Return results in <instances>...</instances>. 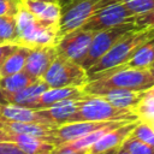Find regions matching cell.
Masks as SVG:
<instances>
[{"instance_id": "1", "label": "cell", "mask_w": 154, "mask_h": 154, "mask_svg": "<svg viewBox=\"0 0 154 154\" xmlns=\"http://www.w3.org/2000/svg\"><path fill=\"white\" fill-rule=\"evenodd\" d=\"M153 85L154 78L148 70L120 65L93 76L88 79L82 90L87 95H96L100 91L109 89L147 91Z\"/></svg>"}, {"instance_id": "2", "label": "cell", "mask_w": 154, "mask_h": 154, "mask_svg": "<svg viewBox=\"0 0 154 154\" xmlns=\"http://www.w3.org/2000/svg\"><path fill=\"white\" fill-rule=\"evenodd\" d=\"M152 37H154V28H136L134 30L128 31L93 66H90L85 71L88 79L109 69L125 65L132 57V54L136 52V49Z\"/></svg>"}, {"instance_id": "3", "label": "cell", "mask_w": 154, "mask_h": 154, "mask_svg": "<svg viewBox=\"0 0 154 154\" xmlns=\"http://www.w3.org/2000/svg\"><path fill=\"white\" fill-rule=\"evenodd\" d=\"M16 19L19 46L36 48L57 45L59 40L58 24H51L37 19L23 5L16 14Z\"/></svg>"}, {"instance_id": "4", "label": "cell", "mask_w": 154, "mask_h": 154, "mask_svg": "<svg viewBox=\"0 0 154 154\" xmlns=\"http://www.w3.org/2000/svg\"><path fill=\"white\" fill-rule=\"evenodd\" d=\"M140 120L134 111L117 108L105 99L87 95L78 101V107L70 123L73 122H136Z\"/></svg>"}, {"instance_id": "5", "label": "cell", "mask_w": 154, "mask_h": 154, "mask_svg": "<svg viewBox=\"0 0 154 154\" xmlns=\"http://www.w3.org/2000/svg\"><path fill=\"white\" fill-rule=\"evenodd\" d=\"M60 7L59 38L81 28L84 22L100 7L111 0H57Z\"/></svg>"}, {"instance_id": "6", "label": "cell", "mask_w": 154, "mask_h": 154, "mask_svg": "<svg viewBox=\"0 0 154 154\" xmlns=\"http://www.w3.org/2000/svg\"><path fill=\"white\" fill-rule=\"evenodd\" d=\"M41 79L48 85V88H83L88 82L87 72L79 64L73 63L59 54L52 61Z\"/></svg>"}, {"instance_id": "7", "label": "cell", "mask_w": 154, "mask_h": 154, "mask_svg": "<svg viewBox=\"0 0 154 154\" xmlns=\"http://www.w3.org/2000/svg\"><path fill=\"white\" fill-rule=\"evenodd\" d=\"M135 19L136 16L131 13L124 5L117 2L116 0H111L96 10L84 22L81 29L95 32L125 23H135Z\"/></svg>"}, {"instance_id": "8", "label": "cell", "mask_w": 154, "mask_h": 154, "mask_svg": "<svg viewBox=\"0 0 154 154\" xmlns=\"http://www.w3.org/2000/svg\"><path fill=\"white\" fill-rule=\"evenodd\" d=\"M137 26L135 23H125L120 24L109 29L95 31L91 38L90 47L88 49V53L82 61L81 66L87 71L90 66H93L124 34H126L130 30L136 29Z\"/></svg>"}, {"instance_id": "9", "label": "cell", "mask_w": 154, "mask_h": 154, "mask_svg": "<svg viewBox=\"0 0 154 154\" xmlns=\"http://www.w3.org/2000/svg\"><path fill=\"white\" fill-rule=\"evenodd\" d=\"M93 35V31L83 30L81 28L75 29L58 40L55 45L57 53L81 65L88 53Z\"/></svg>"}, {"instance_id": "10", "label": "cell", "mask_w": 154, "mask_h": 154, "mask_svg": "<svg viewBox=\"0 0 154 154\" xmlns=\"http://www.w3.org/2000/svg\"><path fill=\"white\" fill-rule=\"evenodd\" d=\"M57 55L58 53L55 46L30 48L23 71H25L35 79H40Z\"/></svg>"}, {"instance_id": "11", "label": "cell", "mask_w": 154, "mask_h": 154, "mask_svg": "<svg viewBox=\"0 0 154 154\" xmlns=\"http://www.w3.org/2000/svg\"><path fill=\"white\" fill-rule=\"evenodd\" d=\"M57 126L38 124V123H22V122H10L0 119V130L6 132L14 134H25L45 140L55 146L54 140V130Z\"/></svg>"}, {"instance_id": "12", "label": "cell", "mask_w": 154, "mask_h": 154, "mask_svg": "<svg viewBox=\"0 0 154 154\" xmlns=\"http://www.w3.org/2000/svg\"><path fill=\"white\" fill-rule=\"evenodd\" d=\"M0 141L12 142L26 154H51V152L55 147L54 144L31 135L6 132L1 130H0Z\"/></svg>"}, {"instance_id": "13", "label": "cell", "mask_w": 154, "mask_h": 154, "mask_svg": "<svg viewBox=\"0 0 154 154\" xmlns=\"http://www.w3.org/2000/svg\"><path fill=\"white\" fill-rule=\"evenodd\" d=\"M85 94L79 87H63V88H48L43 91L38 99L31 105L32 109H43L65 100H79Z\"/></svg>"}, {"instance_id": "14", "label": "cell", "mask_w": 154, "mask_h": 154, "mask_svg": "<svg viewBox=\"0 0 154 154\" xmlns=\"http://www.w3.org/2000/svg\"><path fill=\"white\" fill-rule=\"evenodd\" d=\"M138 120L136 122H129L125 123L113 130H109L108 132H106L100 140H97L89 149H88V154H100L103 152H107L109 149H114V148H120L122 143L125 141V138L130 135V132L132 131V129L136 126Z\"/></svg>"}, {"instance_id": "15", "label": "cell", "mask_w": 154, "mask_h": 154, "mask_svg": "<svg viewBox=\"0 0 154 154\" xmlns=\"http://www.w3.org/2000/svg\"><path fill=\"white\" fill-rule=\"evenodd\" d=\"M0 119L10 120V122L38 123V124L52 125L47 119H45L41 116L38 109H32L29 107L12 105V103H0Z\"/></svg>"}, {"instance_id": "16", "label": "cell", "mask_w": 154, "mask_h": 154, "mask_svg": "<svg viewBox=\"0 0 154 154\" xmlns=\"http://www.w3.org/2000/svg\"><path fill=\"white\" fill-rule=\"evenodd\" d=\"M79 100H65V101L58 102L55 105H52L51 107L38 109V112L52 125L59 126V125L70 123L72 116L77 111Z\"/></svg>"}, {"instance_id": "17", "label": "cell", "mask_w": 154, "mask_h": 154, "mask_svg": "<svg viewBox=\"0 0 154 154\" xmlns=\"http://www.w3.org/2000/svg\"><path fill=\"white\" fill-rule=\"evenodd\" d=\"M144 91H131L124 89H109L97 93L95 96H100L109 102L112 106L123 109L134 111L143 97Z\"/></svg>"}, {"instance_id": "18", "label": "cell", "mask_w": 154, "mask_h": 154, "mask_svg": "<svg viewBox=\"0 0 154 154\" xmlns=\"http://www.w3.org/2000/svg\"><path fill=\"white\" fill-rule=\"evenodd\" d=\"M23 6L32 13L37 19L58 24L60 19V7L58 1H40V0H22Z\"/></svg>"}, {"instance_id": "19", "label": "cell", "mask_w": 154, "mask_h": 154, "mask_svg": "<svg viewBox=\"0 0 154 154\" xmlns=\"http://www.w3.org/2000/svg\"><path fill=\"white\" fill-rule=\"evenodd\" d=\"M29 51L30 48L28 47L18 46L17 49L13 53H11L0 66V77H6V76L23 71Z\"/></svg>"}, {"instance_id": "20", "label": "cell", "mask_w": 154, "mask_h": 154, "mask_svg": "<svg viewBox=\"0 0 154 154\" xmlns=\"http://www.w3.org/2000/svg\"><path fill=\"white\" fill-rule=\"evenodd\" d=\"M153 61H154V37L142 43L125 65L134 69L148 70V67L152 65Z\"/></svg>"}, {"instance_id": "21", "label": "cell", "mask_w": 154, "mask_h": 154, "mask_svg": "<svg viewBox=\"0 0 154 154\" xmlns=\"http://www.w3.org/2000/svg\"><path fill=\"white\" fill-rule=\"evenodd\" d=\"M36 79L28 75L25 71H20L18 73H13L6 77H0V93L1 94H14L31 83H34Z\"/></svg>"}, {"instance_id": "22", "label": "cell", "mask_w": 154, "mask_h": 154, "mask_svg": "<svg viewBox=\"0 0 154 154\" xmlns=\"http://www.w3.org/2000/svg\"><path fill=\"white\" fill-rule=\"evenodd\" d=\"M18 45L16 16H0V45Z\"/></svg>"}, {"instance_id": "23", "label": "cell", "mask_w": 154, "mask_h": 154, "mask_svg": "<svg viewBox=\"0 0 154 154\" xmlns=\"http://www.w3.org/2000/svg\"><path fill=\"white\" fill-rule=\"evenodd\" d=\"M135 114L141 122H152L154 120V96L148 91H144L143 97L134 109Z\"/></svg>"}, {"instance_id": "24", "label": "cell", "mask_w": 154, "mask_h": 154, "mask_svg": "<svg viewBox=\"0 0 154 154\" xmlns=\"http://www.w3.org/2000/svg\"><path fill=\"white\" fill-rule=\"evenodd\" d=\"M129 136L135 137L138 141H141V142H143V143H146L148 146L154 147V130L146 122L138 120L136 126L132 129V131L130 132Z\"/></svg>"}, {"instance_id": "25", "label": "cell", "mask_w": 154, "mask_h": 154, "mask_svg": "<svg viewBox=\"0 0 154 154\" xmlns=\"http://www.w3.org/2000/svg\"><path fill=\"white\" fill-rule=\"evenodd\" d=\"M120 148L126 150L130 154H154V147L148 146L131 136H128L125 138Z\"/></svg>"}, {"instance_id": "26", "label": "cell", "mask_w": 154, "mask_h": 154, "mask_svg": "<svg viewBox=\"0 0 154 154\" xmlns=\"http://www.w3.org/2000/svg\"><path fill=\"white\" fill-rule=\"evenodd\" d=\"M116 1L124 5L136 17L144 12H148L154 7V0H116Z\"/></svg>"}, {"instance_id": "27", "label": "cell", "mask_w": 154, "mask_h": 154, "mask_svg": "<svg viewBox=\"0 0 154 154\" xmlns=\"http://www.w3.org/2000/svg\"><path fill=\"white\" fill-rule=\"evenodd\" d=\"M22 5V0H0V16H16Z\"/></svg>"}, {"instance_id": "28", "label": "cell", "mask_w": 154, "mask_h": 154, "mask_svg": "<svg viewBox=\"0 0 154 154\" xmlns=\"http://www.w3.org/2000/svg\"><path fill=\"white\" fill-rule=\"evenodd\" d=\"M135 25L138 29H147V28H154V7L149 10L148 12H144L136 17Z\"/></svg>"}, {"instance_id": "29", "label": "cell", "mask_w": 154, "mask_h": 154, "mask_svg": "<svg viewBox=\"0 0 154 154\" xmlns=\"http://www.w3.org/2000/svg\"><path fill=\"white\" fill-rule=\"evenodd\" d=\"M0 154H26L18 146L8 141H0Z\"/></svg>"}, {"instance_id": "30", "label": "cell", "mask_w": 154, "mask_h": 154, "mask_svg": "<svg viewBox=\"0 0 154 154\" xmlns=\"http://www.w3.org/2000/svg\"><path fill=\"white\" fill-rule=\"evenodd\" d=\"M19 45H16V43H5V45H0V66L2 65V63L6 60V58L13 53L17 47Z\"/></svg>"}, {"instance_id": "31", "label": "cell", "mask_w": 154, "mask_h": 154, "mask_svg": "<svg viewBox=\"0 0 154 154\" xmlns=\"http://www.w3.org/2000/svg\"><path fill=\"white\" fill-rule=\"evenodd\" d=\"M118 149H119V148H114V149H109V150H107V152H103V153H100V154H117V152H118Z\"/></svg>"}, {"instance_id": "32", "label": "cell", "mask_w": 154, "mask_h": 154, "mask_svg": "<svg viewBox=\"0 0 154 154\" xmlns=\"http://www.w3.org/2000/svg\"><path fill=\"white\" fill-rule=\"evenodd\" d=\"M148 71L150 72V75H152V76H153V78H154V61H153V63H152V65L148 67Z\"/></svg>"}, {"instance_id": "33", "label": "cell", "mask_w": 154, "mask_h": 154, "mask_svg": "<svg viewBox=\"0 0 154 154\" xmlns=\"http://www.w3.org/2000/svg\"><path fill=\"white\" fill-rule=\"evenodd\" d=\"M117 154H130V153H128L126 150H124V149L119 148V149H118V152H117Z\"/></svg>"}, {"instance_id": "34", "label": "cell", "mask_w": 154, "mask_h": 154, "mask_svg": "<svg viewBox=\"0 0 154 154\" xmlns=\"http://www.w3.org/2000/svg\"><path fill=\"white\" fill-rule=\"evenodd\" d=\"M147 91H148V93H149L152 96H154V85H153V87H152L149 90H147Z\"/></svg>"}, {"instance_id": "35", "label": "cell", "mask_w": 154, "mask_h": 154, "mask_svg": "<svg viewBox=\"0 0 154 154\" xmlns=\"http://www.w3.org/2000/svg\"><path fill=\"white\" fill-rule=\"evenodd\" d=\"M147 124H149V125H150V126L153 128V130H154V120H152V122H148Z\"/></svg>"}, {"instance_id": "36", "label": "cell", "mask_w": 154, "mask_h": 154, "mask_svg": "<svg viewBox=\"0 0 154 154\" xmlns=\"http://www.w3.org/2000/svg\"><path fill=\"white\" fill-rule=\"evenodd\" d=\"M40 1H57V0H40Z\"/></svg>"}]
</instances>
